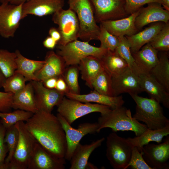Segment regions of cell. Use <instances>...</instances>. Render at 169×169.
<instances>
[{"instance_id": "36", "label": "cell", "mask_w": 169, "mask_h": 169, "mask_svg": "<svg viewBox=\"0 0 169 169\" xmlns=\"http://www.w3.org/2000/svg\"><path fill=\"white\" fill-rule=\"evenodd\" d=\"M33 114L32 112L19 109L13 112H0V122L7 129L19 121H27Z\"/></svg>"}, {"instance_id": "43", "label": "cell", "mask_w": 169, "mask_h": 169, "mask_svg": "<svg viewBox=\"0 0 169 169\" xmlns=\"http://www.w3.org/2000/svg\"><path fill=\"white\" fill-rule=\"evenodd\" d=\"M13 95L12 93L0 91V112L11 111Z\"/></svg>"}, {"instance_id": "10", "label": "cell", "mask_w": 169, "mask_h": 169, "mask_svg": "<svg viewBox=\"0 0 169 169\" xmlns=\"http://www.w3.org/2000/svg\"><path fill=\"white\" fill-rule=\"evenodd\" d=\"M56 116L60 121L65 131L67 148L65 156V160L70 161L74 152L82 138L88 134L97 132L99 127L98 122H86L80 124L77 128H74L60 114Z\"/></svg>"}, {"instance_id": "22", "label": "cell", "mask_w": 169, "mask_h": 169, "mask_svg": "<svg viewBox=\"0 0 169 169\" xmlns=\"http://www.w3.org/2000/svg\"><path fill=\"white\" fill-rule=\"evenodd\" d=\"M139 77L143 91L169 109V92L149 74L140 75Z\"/></svg>"}, {"instance_id": "28", "label": "cell", "mask_w": 169, "mask_h": 169, "mask_svg": "<svg viewBox=\"0 0 169 169\" xmlns=\"http://www.w3.org/2000/svg\"><path fill=\"white\" fill-rule=\"evenodd\" d=\"M15 52L17 64V69L15 72L23 75L27 81L37 80L35 74L43 67L44 60L28 59L23 56L18 50H16Z\"/></svg>"}, {"instance_id": "19", "label": "cell", "mask_w": 169, "mask_h": 169, "mask_svg": "<svg viewBox=\"0 0 169 169\" xmlns=\"http://www.w3.org/2000/svg\"><path fill=\"white\" fill-rule=\"evenodd\" d=\"M43 67L35 74L37 81H43L63 75L66 66L62 58L53 51L48 52Z\"/></svg>"}, {"instance_id": "31", "label": "cell", "mask_w": 169, "mask_h": 169, "mask_svg": "<svg viewBox=\"0 0 169 169\" xmlns=\"http://www.w3.org/2000/svg\"><path fill=\"white\" fill-rule=\"evenodd\" d=\"M158 61L149 74L169 92V59L167 52H161Z\"/></svg>"}, {"instance_id": "32", "label": "cell", "mask_w": 169, "mask_h": 169, "mask_svg": "<svg viewBox=\"0 0 169 169\" xmlns=\"http://www.w3.org/2000/svg\"><path fill=\"white\" fill-rule=\"evenodd\" d=\"M92 89L98 93L111 96L114 95L112 77L103 68L94 79Z\"/></svg>"}, {"instance_id": "40", "label": "cell", "mask_w": 169, "mask_h": 169, "mask_svg": "<svg viewBox=\"0 0 169 169\" xmlns=\"http://www.w3.org/2000/svg\"><path fill=\"white\" fill-rule=\"evenodd\" d=\"M100 27L98 40L100 42V47L107 50H115L119 44L118 37L110 33L100 24Z\"/></svg>"}, {"instance_id": "26", "label": "cell", "mask_w": 169, "mask_h": 169, "mask_svg": "<svg viewBox=\"0 0 169 169\" xmlns=\"http://www.w3.org/2000/svg\"><path fill=\"white\" fill-rule=\"evenodd\" d=\"M12 107L15 110H24L34 114L38 111L36 107L34 91L31 81L26 84L21 90L13 94Z\"/></svg>"}, {"instance_id": "21", "label": "cell", "mask_w": 169, "mask_h": 169, "mask_svg": "<svg viewBox=\"0 0 169 169\" xmlns=\"http://www.w3.org/2000/svg\"><path fill=\"white\" fill-rule=\"evenodd\" d=\"M65 96L68 98L83 103L92 102L107 105L111 110L123 106L125 103L122 95L109 96L100 94L94 90L89 94L83 95L68 92L65 94Z\"/></svg>"}, {"instance_id": "39", "label": "cell", "mask_w": 169, "mask_h": 169, "mask_svg": "<svg viewBox=\"0 0 169 169\" xmlns=\"http://www.w3.org/2000/svg\"><path fill=\"white\" fill-rule=\"evenodd\" d=\"M27 80L22 74L15 73L6 78L3 87L5 92L15 94L23 89Z\"/></svg>"}, {"instance_id": "48", "label": "cell", "mask_w": 169, "mask_h": 169, "mask_svg": "<svg viewBox=\"0 0 169 169\" xmlns=\"http://www.w3.org/2000/svg\"><path fill=\"white\" fill-rule=\"evenodd\" d=\"M49 33V36L54 39L58 44L61 38L60 33L58 29L54 27H52L50 28Z\"/></svg>"}, {"instance_id": "5", "label": "cell", "mask_w": 169, "mask_h": 169, "mask_svg": "<svg viewBox=\"0 0 169 169\" xmlns=\"http://www.w3.org/2000/svg\"><path fill=\"white\" fill-rule=\"evenodd\" d=\"M15 125L19 132L18 142L13 156L5 169H27L37 141L27 129L24 121H19Z\"/></svg>"}, {"instance_id": "44", "label": "cell", "mask_w": 169, "mask_h": 169, "mask_svg": "<svg viewBox=\"0 0 169 169\" xmlns=\"http://www.w3.org/2000/svg\"><path fill=\"white\" fill-rule=\"evenodd\" d=\"M6 130L0 122V167L4 162L8 152L7 145L4 142Z\"/></svg>"}, {"instance_id": "46", "label": "cell", "mask_w": 169, "mask_h": 169, "mask_svg": "<svg viewBox=\"0 0 169 169\" xmlns=\"http://www.w3.org/2000/svg\"><path fill=\"white\" fill-rule=\"evenodd\" d=\"M58 78L53 77L49 78L42 82L43 84L45 87L48 89H55Z\"/></svg>"}, {"instance_id": "41", "label": "cell", "mask_w": 169, "mask_h": 169, "mask_svg": "<svg viewBox=\"0 0 169 169\" xmlns=\"http://www.w3.org/2000/svg\"><path fill=\"white\" fill-rule=\"evenodd\" d=\"M142 155L143 152L136 146L133 147L130 161L125 169L130 166L133 169H152L145 161Z\"/></svg>"}, {"instance_id": "24", "label": "cell", "mask_w": 169, "mask_h": 169, "mask_svg": "<svg viewBox=\"0 0 169 169\" xmlns=\"http://www.w3.org/2000/svg\"><path fill=\"white\" fill-rule=\"evenodd\" d=\"M105 138L102 137L90 143L82 145L80 142L76 146L70 160V169H85L88 159L92 152L100 146Z\"/></svg>"}, {"instance_id": "2", "label": "cell", "mask_w": 169, "mask_h": 169, "mask_svg": "<svg viewBox=\"0 0 169 169\" xmlns=\"http://www.w3.org/2000/svg\"><path fill=\"white\" fill-rule=\"evenodd\" d=\"M97 122L99 125L97 133L103 128H110L114 132L133 131L138 136L148 129L145 124L140 123L132 116L130 110L123 106L101 114Z\"/></svg>"}, {"instance_id": "29", "label": "cell", "mask_w": 169, "mask_h": 169, "mask_svg": "<svg viewBox=\"0 0 169 169\" xmlns=\"http://www.w3.org/2000/svg\"><path fill=\"white\" fill-rule=\"evenodd\" d=\"M100 59L103 68L112 78L118 76L129 67L116 50H107Z\"/></svg>"}, {"instance_id": "13", "label": "cell", "mask_w": 169, "mask_h": 169, "mask_svg": "<svg viewBox=\"0 0 169 169\" xmlns=\"http://www.w3.org/2000/svg\"><path fill=\"white\" fill-rule=\"evenodd\" d=\"M147 164L152 169H168L169 137L163 143L158 144H148L144 146L141 151Z\"/></svg>"}, {"instance_id": "38", "label": "cell", "mask_w": 169, "mask_h": 169, "mask_svg": "<svg viewBox=\"0 0 169 169\" xmlns=\"http://www.w3.org/2000/svg\"><path fill=\"white\" fill-rule=\"evenodd\" d=\"M149 43L158 51L168 52L169 51V22L164 24L161 30Z\"/></svg>"}, {"instance_id": "23", "label": "cell", "mask_w": 169, "mask_h": 169, "mask_svg": "<svg viewBox=\"0 0 169 169\" xmlns=\"http://www.w3.org/2000/svg\"><path fill=\"white\" fill-rule=\"evenodd\" d=\"M165 23L162 22L153 23L141 31L130 36H125L130 44L131 53L138 51L145 45L151 41Z\"/></svg>"}, {"instance_id": "17", "label": "cell", "mask_w": 169, "mask_h": 169, "mask_svg": "<svg viewBox=\"0 0 169 169\" xmlns=\"http://www.w3.org/2000/svg\"><path fill=\"white\" fill-rule=\"evenodd\" d=\"M169 20V11L165 9L160 3H151L140 9L135 23L136 28L139 31L149 24L158 22L167 23Z\"/></svg>"}, {"instance_id": "1", "label": "cell", "mask_w": 169, "mask_h": 169, "mask_svg": "<svg viewBox=\"0 0 169 169\" xmlns=\"http://www.w3.org/2000/svg\"><path fill=\"white\" fill-rule=\"evenodd\" d=\"M25 123L28 130L44 148L57 158H65L67 148L66 135L56 116L38 110Z\"/></svg>"}, {"instance_id": "11", "label": "cell", "mask_w": 169, "mask_h": 169, "mask_svg": "<svg viewBox=\"0 0 169 169\" xmlns=\"http://www.w3.org/2000/svg\"><path fill=\"white\" fill-rule=\"evenodd\" d=\"M90 0L97 23L121 19L129 16L125 10V0Z\"/></svg>"}, {"instance_id": "6", "label": "cell", "mask_w": 169, "mask_h": 169, "mask_svg": "<svg viewBox=\"0 0 169 169\" xmlns=\"http://www.w3.org/2000/svg\"><path fill=\"white\" fill-rule=\"evenodd\" d=\"M57 54L61 56L67 66L78 65L84 58L90 55L101 59L107 50L77 40L64 46L58 45Z\"/></svg>"}, {"instance_id": "33", "label": "cell", "mask_w": 169, "mask_h": 169, "mask_svg": "<svg viewBox=\"0 0 169 169\" xmlns=\"http://www.w3.org/2000/svg\"><path fill=\"white\" fill-rule=\"evenodd\" d=\"M117 37L119 40V44L116 51L126 61L129 68L133 72L138 75L142 74L132 56L130 45L126 38L125 36Z\"/></svg>"}, {"instance_id": "8", "label": "cell", "mask_w": 169, "mask_h": 169, "mask_svg": "<svg viewBox=\"0 0 169 169\" xmlns=\"http://www.w3.org/2000/svg\"><path fill=\"white\" fill-rule=\"evenodd\" d=\"M57 106L58 113L71 125L77 119L89 114L97 112L103 114L111 110L107 105L83 103L64 97Z\"/></svg>"}, {"instance_id": "12", "label": "cell", "mask_w": 169, "mask_h": 169, "mask_svg": "<svg viewBox=\"0 0 169 169\" xmlns=\"http://www.w3.org/2000/svg\"><path fill=\"white\" fill-rule=\"evenodd\" d=\"M0 5V35L6 38L14 37L22 19L23 3L15 5L7 3Z\"/></svg>"}, {"instance_id": "16", "label": "cell", "mask_w": 169, "mask_h": 169, "mask_svg": "<svg viewBox=\"0 0 169 169\" xmlns=\"http://www.w3.org/2000/svg\"><path fill=\"white\" fill-rule=\"evenodd\" d=\"M114 96L124 93L137 94L143 92L139 75L129 67L118 76L112 78Z\"/></svg>"}, {"instance_id": "50", "label": "cell", "mask_w": 169, "mask_h": 169, "mask_svg": "<svg viewBox=\"0 0 169 169\" xmlns=\"http://www.w3.org/2000/svg\"><path fill=\"white\" fill-rule=\"evenodd\" d=\"M6 78L0 68V88L3 87Z\"/></svg>"}, {"instance_id": "27", "label": "cell", "mask_w": 169, "mask_h": 169, "mask_svg": "<svg viewBox=\"0 0 169 169\" xmlns=\"http://www.w3.org/2000/svg\"><path fill=\"white\" fill-rule=\"evenodd\" d=\"M78 65L82 79L92 89L93 80L103 69L101 59L94 56H88L83 59Z\"/></svg>"}, {"instance_id": "45", "label": "cell", "mask_w": 169, "mask_h": 169, "mask_svg": "<svg viewBox=\"0 0 169 169\" xmlns=\"http://www.w3.org/2000/svg\"><path fill=\"white\" fill-rule=\"evenodd\" d=\"M55 89L64 94L69 92L68 87L62 75L58 77Z\"/></svg>"}, {"instance_id": "18", "label": "cell", "mask_w": 169, "mask_h": 169, "mask_svg": "<svg viewBox=\"0 0 169 169\" xmlns=\"http://www.w3.org/2000/svg\"><path fill=\"white\" fill-rule=\"evenodd\" d=\"M64 3V0H28L23 5L22 19L30 14L40 17L53 14Z\"/></svg>"}, {"instance_id": "51", "label": "cell", "mask_w": 169, "mask_h": 169, "mask_svg": "<svg viewBox=\"0 0 169 169\" xmlns=\"http://www.w3.org/2000/svg\"><path fill=\"white\" fill-rule=\"evenodd\" d=\"M163 3L162 6L166 10L169 11V0H162Z\"/></svg>"}, {"instance_id": "35", "label": "cell", "mask_w": 169, "mask_h": 169, "mask_svg": "<svg viewBox=\"0 0 169 169\" xmlns=\"http://www.w3.org/2000/svg\"><path fill=\"white\" fill-rule=\"evenodd\" d=\"M15 52L0 49V68L6 78L13 75L17 69Z\"/></svg>"}, {"instance_id": "37", "label": "cell", "mask_w": 169, "mask_h": 169, "mask_svg": "<svg viewBox=\"0 0 169 169\" xmlns=\"http://www.w3.org/2000/svg\"><path fill=\"white\" fill-rule=\"evenodd\" d=\"M69 66L66 68L62 76L67 84L69 92L79 94L80 89L78 80L79 71L78 65Z\"/></svg>"}, {"instance_id": "3", "label": "cell", "mask_w": 169, "mask_h": 169, "mask_svg": "<svg viewBox=\"0 0 169 169\" xmlns=\"http://www.w3.org/2000/svg\"><path fill=\"white\" fill-rule=\"evenodd\" d=\"M136 104L133 117L144 123L148 129L156 130L169 125V120L164 115L160 104L154 99L137 94L130 95Z\"/></svg>"}, {"instance_id": "7", "label": "cell", "mask_w": 169, "mask_h": 169, "mask_svg": "<svg viewBox=\"0 0 169 169\" xmlns=\"http://www.w3.org/2000/svg\"><path fill=\"white\" fill-rule=\"evenodd\" d=\"M106 157L114 169H125L131 155L133 146L126 138L115 132L109 134L106 141Z\"/></svg>"}, {"instance_id": "49", "label": "cell", "mask_w": 169, "mask_h": 169, "mask_svg": "<svg viewBox=\"0 0 169 169\" xmlns=\"http://www.w3.org/2000/svg\"><path fill=\"white\" fill-rule=\"evenodd\" d=\"M28 0H0L1 3H7L15 5H19L24 3Z\"/></svg>"}, {"instance_id": "15", "label": "cell", "mask_w": 169, "mask_h": 169, "mask_svg": "<svg viewBox=\"0 0 169 169\" xmlns=\"http://www.w3.org/2000/svg\"><path fill=\"white\" fill-rule=\"evenodd\" d=\"M66 163L64 158L53 156L37 141L27 169H64Z\"/></svg>"}, {"instance_id": "47", "label": "cell", "mask_w": 169, "mask_h": 169, "mask_svg": "<svg viewBox=\"0 0 169 169\" xmlns=\"http://www.w3.org/2000/svg\"><path fill=\"white\" fill-rule=\"evenodd\" d=\"M57 44V43L50 36L47 37L43 42L44 47L52 49H54Z\"/></svg>"}, {"instance_id": "14", "label": "cell", "mask_w": 169, "mask_h": 169, "mask_svg": "<svg viewBox=\"0 0 169 169\" xmlns=\"http://www.w3.org/2000/svg\"><path fill=\"white\" fill-rule=\"evenodd\" d=\"M30 81L33 88L35 103L38 110L51 113L54 107L60 103L65 96L64 93L55 89L45 87L41 81Z\"/></svg>"}, {"instance_id": "42", "label": "cell", "mask_w": 169, "mask_h": 169, "mask_svg": "<svg viewBox=\"0 0 169 169\" xmlns=\"http://www.w3.org/2000/svg\"><path fill=\"white\" fill-rule=\"evenodd\" d=\"M125 10L130 15L139 10L146 4L151 3H157L162 5V0H125Z\"/></svg>"}, {"instance_id": "4", "label": "cell", "mask_w": 169, "mask_h": 169, "mask_svg": "<svg viewBox=\"0 0 169 169\" xmlns=\"http://www.w3.org/2000/svg\"><path fill=\"white\" fill-rule=\"evenodd\" d=\"M69 8L76 13L79 26V38L89 42L98 40L100 27L97 24L90 0H68Z\"/></svg>"}, {"instance_id": "9", "label": "cell", "mask_w": 169, "mask_h": 169, "mask_svg": "<svg viewBox=\"0 0 169 169\" xmlns=\"http://www.w3.org/2000/svg\"><path fill=\"white\" fill-rule=\"evenodd\" d=\"M52 20L58 26L61 36L57 44L64 46L79 38L80 26L76 13L70 8H63L53 14Z\"/></svg>"}, {"instance_id": "20", "label": "cell", "mask_w": 169, "mask_h": 169, "mask_svg": "<svg viewBox=\"0 0 169 169\" xmlns=\"http://www.w3.org/2000/svg\"><path fill=\"white\" fill-rule=\"evenodd\" d=\"M140 9L125 18L104 21L100 24L110 33L117 37L131 36L139 31L136 28L135 23Z\"/></svg>"}, {"instance_id": "34", "label": "cell", "mask_w": 169, "mask_h": 169, "mask_svg": "<svg viewBox=\"0 0 169 169\" xmlns=\"http://www.w3.org/2000/svg\"><path fill=\"white\" fill-rule=\"evenodd\" d=\"M19 138V132L15 124L7 128L4 137V142L8 149V155L0 169H5L6 165L11 160L17 146Z\"/></svg>"}, {"instance_id": "25", "label": "cell", "mask_w": 169, "mask_h": 169, "mask_svg": "<svg viewBox=\"0 0 169 169\" xmlns=\"http://www.w3.org/2000/svg\"><path fill=\"white\" fill-rule=\"evenodd\" d=\"M142 74H149L158 61V51L148 43L139 50L132 53Z\"/></svg>"}, {"instance_id": "30", "label": "cell", "mask_w": 169, "mask_h": 169, "mask_svg": "<svg viewBox=\"0 0 169 169\" xmlns=\"http://www.w3.org/2000/svg\"><path fill=\"white\" fill-rule=\"evenodd\" d=\"M169 134V125L162 128L156 130L148 129L139 136L133 138H126L127 141L133 146H136L141 151L142 148L151 141L161 143L163 138Z\"/></svg>"}]
</instances>
